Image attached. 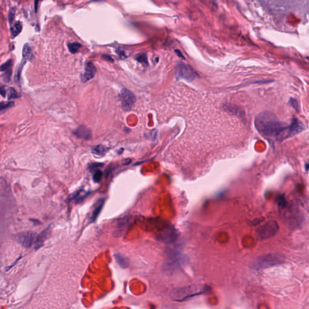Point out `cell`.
Returning a JSON list of instances; mask_svg holds the SVG:
<instances>
[{"instance_id":"cell-7","label":"cell","mask_w":309,"mask_h":309,"mask_svg":"<svg viewBox=\"0 0 309 309\" xmlns=\"http://www.w3.org/2000/svg\"><path fill=\"white\" fill-rule=\"evenodd\" d=\"M120 98L121 101V105L124 110L129 111L136 101L135 95L129 90L123 88L120 93Z\"/></svg>"},{"instance_id":"cell-4","label":"cell","mask_w":309,"mask_h":309,"mask_svg":"<svg viewBox=\"0 0 309 309\" xmlns=\"http://www.w3.org/2000/svg\"><path fill=\"white\" fill-rule=\"evenodd\" d=\"M278 230L279 226L277 222L271 220L258 228L257 234L260 240H265L275 236Z\"/></svg>"},{"instance_id":"cell-19","label":"cell","mask_w":309,"mask_h":309,"mask_svg":"<svg viewBox=\"0 0 309 309\" xmlns=\"http://www.w3.org/2000/svg\"><path fill=\"white\" fill-rule=\"evenodd\" d=\"M7 96L9 99H13L19 97V95L18 94L16 90L13 87H10L7 89Z\"/></svg>"},{"instance_id":"cell-15","label":"cell","mask_w":309,"mask_h":309,"mask_svg":"<svg viewBox=\"0 0 309 309\" xmlns=\"http://www.w3.org/2000/svg\"><path fill=\"white\" fill-rule=\"evenodd\" d=\"M22 29V26L20 22H16L15 24L11 27L10 31L13 37H16L21 32Z\"/></svg>"},{"instance_id":"cell-5","label":"cell","mask_w":309,"mask_h":309,"mask_svg":"<svg viewBox=\"0 0 309 309\" xmlns=\"http://www.w3.org/2000/svg\"><path fill=\"white\" fill-rule=\"evenodd\" d=\"M179 237L178 231L175 228L167 227L160 231L156 236V240L165 244H170L175 242Z\"/></svg>"},{"instance_id":"cell-18","label":"cell","mask_w":309,"mask_h":309,"mask_svg":"<svg viewBox=\"0 0 309 309\" xmlns=\"http://www.w3.org/2000/svg\"><path fill=\"white\" fill-rule=\"evenodd\" d=\"M3 72L4 73L2 74V79H3L4 81L6 82V83H8L9 81H10V77L12 76V68L8 69L3 71Z\"/></svg>"},{"instance_id":"cell-2","label":"cell","mask_w":309,"mask_h":309,"mask_svg":"<svg viewBox=\"0 0 309 309\" xmlns=\"http://www.w3.org/2000/svg\"><path fill=\"white\" fill-rule=\"evenodd\" d=\"M283 256L278 254H269L261 256L253 262L252 267L256 269H265L277 264L283 261Z\"/></svg>"},{"instance_id":"cell-11","label":"cell","mask_w":309,"mask_h":309,"mask_svg":"<svg viewBox=\"0 0 309 309\" xmlns=\"http://www.w3.org/2000/svg\"><path fill=\"white\" fill-rule=\"evenodd\" d=\"M73 133L77 138L85 140H90L92 137V132L91 130L83 125L79 126L73 132Z\"/></svg>"},{"instance_id":"cell-12","label":"cell","mask_w":309,"mask_h":309,"mask_svg":"<svg viewBox=\"0 0 309 309\" xmlns=\"http://www.w3.org/2000/svg\"><path fill=\"white\" fill-rule=\"evenodd\" d=\"M105 200L104 199H101L97 202L96 205L94 209V211L91 214V221L92 222H96V220L97 219L98 217L99 216L100 212L103 208V206L105 205Z\"/></svg>"},{"instance_id":"cell-23","label":"cell","mask_w":309,"mask_h":309,"mask_svg":"<svg viewBox=\"0 0 309 309\" xmlns=\"http://www.w3.org/2000/svg\"><path fill=\"white\" fill-rule=\"evenodd\" d=\"M136 59L140 63L147 65L148 64L147 59L146 55L145 54H139L137 57Z\"/></svg>"},{"instance_id":"cell-17","label":"cell","mask_w":309,"mask_h":309,"mask_svg":"<svg viewBox=\"0 0 309 309\" xmlns=\"http://www.w3.org/2000/svg\"><path fill=\"white\" fill-rule=\"evenodd\" d=\"M68 47L71 53L74 54L77 53L79 50V49L81 48V45L79 42H73L68 44Z\"/></svg>"},{"instance_id":"cell-20","label":"cell","mask_w":309,"mask_h":309,"mask_svg":"<svg viewBox=\"0 0 309 309\" xmlns=\"http://www.w3.org/2000/svg\"><path fill=\"white\" fill-rule=\"evenodd\" d=\"M102 176H103V173L101 170H96L94 172V173L93 174V180L97 183L100 182L101 179L102 178Z\"/></svg>"},{"instance_id":"cell-10","label":"cell","mask_w":309,"mask_h":309,"mask_svg":"<svg viewBox=\"0 0 309 309\" xmlns=\"http://www.w3.org/2000/svg\"><path fill=\"white\" fill-rule=\"evenodd\" d=\"M51 232V227L49 226L45 228L42 231H41L38 236H36L34 242V248L35 249H38L43 246L44 242L48 239L49 235Z\"/></svg>"},{"instance_id":"cell-25","label":"cell","mask_w":309,"mask_h":309,"mask_svg":"<svg viewBox=\"0 0 309 309\" xmlns=\"http://www.w3.org/2000/svg\"><path fill=\"white\" fill-rule=\"evenodd\" d=\"M289 104H290L292 106H293V108H294L296 110L298 111V101H297V100H296V99L291 98L289 100Z\"/></svg>"},{"instance_id":"cell-9","label":"cell","mask_w":309,"mask_h":309,"mask_svg":"<svg viewBox=\"0 0 309 309\" xmlns=\"http://www.w3.org/2000/svg\"><path fill=\"white\" fill-rule=\"evenodd\" d=\"M96 71V68L93 63L91 62H87L85 65L84 73L81 77V81L85 83L91 80L95 76Z\"/></svg>"},{"instance_id":"cell-26","label":"cell","mask_w":309,"mask_h":309,"mask_svg":"<svg viewBox=\"0 0 309 309\" xmlns=\"http://www.w3.org/2000/svg\"><path fill=\"white\" fill-rule=\"evenodd\" d=\"M15 8H13L12 9L10 10V12H9V22L10 23L12 22L14 19V16H15Z\"/></svg>"},{"instance_id":"cell-3","label":"cell","mask_w":309,"mask_h":309,"mask_svg":"<svg viewBox=\"0 0 309 309\" xmlns=\"http://www.w3.org/2000/svg\"><path fill=\"white\" fill-rule=\"evenodd\" d=\"M203 290V289H201L200 287L199 288L197 286L187 287L174 291L172 293V298L173 300L182 301L192 298L196 295L203 293L202 292Z\"/></svg>"},{"instance_id":"cell-22","label":"cell","mask_w":309,"mask_h":309,"mask_svg":"<svg viewBox=\"0 0 309 309\" xmlns=\"http://www.w3.org/2000/svg\"><path fill=\"white\" fill-rule=\"evenodd\" d=\"M12 59H9V61H7V62H6L4 64H3L1 66V68H0V69H1V72H3L8 69H10V68H12Z\"/></svg>"},{"instance_id":"cell-16","label":"cell","mask_w":309,"mask_h":309,"mask_svg":"<svg viewBox=\"0 0 309 309\" xmlns=\"http://www.w3.org/2000/svg\"><path fill=\"white\" fill-rule=\"evenodd\" d=\"M92 152L93 153L97 155L101 156L105 155L106 153L107 149L102 145H98L97 146L94 147L92 149Z\"/></svg>"},{"instance_id":"cell-1","label":"cell","mask_w":309,"mask_h":309,"mask_svg":"<svg viewBox=\"0 0 309 309\" xmlns=\"http://www.w3.org/2000/svg\"><path fill=\"white\" fill-rule=\"evenodd\" d=\"M255 126L264 138L278 141L292 137L304 129V124L298 118L293 117L287 125L279 121L270 112L259 114L255 119Z\"/></svg>"},{"instance_id":"cell-27","label":"cell","mask_w":309,"mask_h":309,"mask_svg":"<svg viewBox=\"0 0 309 309\" xmlns=\"http://www.w3.org/2000/svg\"><path fill=\"white\" fill-rule=\"evenodd\" d=\"M0 93H1V95L3 97H5L6 94V90H5V89L4 88V86H3L2 85H1V89H0Z\"/></svg>"},{"instance_id":"cell-14","label":"cell","mask_w":309,"mask_h":309,"mask_svg":"<svg viewBox=\"0 0 309 309\" xmlns=\"http://www.w3.org/2000/svg\"><path fill=\"white\" fill-rule=\"evenodd\" d=\"M115 260L118 264L123 268H126L129 266V261L128 259L121 254H116L115 256Z\"/></svg>"},{"instance_id":"cell-24","label":"cell","mask_w":309,"mask_h":309,"mask_svg":"<svg viewBox=\"0 0 309 309\" xmlns=\"http://www.w3.org/2000/svg\"><path fill=\"white\" fill-rule=\"evenodd\" d=\"M104 164H101V163H92L91 164H89L88 165V168L90 169L91 171H93L94 170H96L98 168V167H100L101 166H103Z\"/></svg>"},{"instance_id":"cell-8","label":"cell","mask_w":309,"mask_h":309,"mask_svg":"<svg viewBox=\"0 0 309 309\" xmlns=\"http://www.w3.org/2000/svg\"><path fill=\"white\" fill-rule=\"evenodd\" d=\"M35 233L32 231H26L18 234L16 236L17 242L26 248H30L36 239Z\"/></svg>"},{"instance_id":"cell-6","label":"cell","mask_w":309,"mask_h":309,"mask_svg":"<svg viewBox=\"0 0 309 309\" xmlns=\"http://www.w3.org/2000/svg\"><path fill=\"white\" fill-rule=\"evenodd\" d=\"M176 74L179 77L188 81H193L197 76L196 72L192 67L184 64H179L176 65Z\"/></svg>"},{"instance_id":"cell-21","label":"cell","mask_w":309,"mask_h":309,"mask_svg":"<svg viewBox=\"0 0 309 309\" xmlns=\"http://www.w3.org/2000/svg\"><path fill=\"white\" fill-rule=\"evenodd\" d=\"M14 101H8V102H3V101H1V106H0V108H1V111H2L4 110H6L9 108H11L14 105Z\"/></svg>"},{"instance_id":"cell-13","label":"cell","mask_w":309,"mask_h":309,"mask_svg":"<svg viewBox=\"0 0 309 309\" xmlns=\"http://www.w3.org/2000/svg\"><path fill=\"white\" fill-rule=\"evenodd\" d=\"M22 56H23V59L25 61H29L32 58L33 54L32 49L30 48V46L27 44L24 46V49H23V51H22Z\"/></svg>"}]
</instances>
